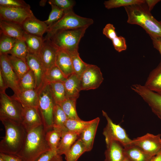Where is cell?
Here are the masks:
<instances>
[{
	"label": "cell",
	"instance_id": "1",
	"mask_svg": "<svg viewBox=\"0 0 161 161\" xmlns=\"http://www.w3.org/2000/svg\"><path fill=\"white\" fill-rule=\"evenodd\" d=\"M128 23L142 27L151 38H161V22L152 15L145 3L124 7Z\"/></svg>",
	"mask_w": 161,
	"mask_h": 161
},
{
	"label": "cell",
	"instance_id": "2",
	"mask_svg": "<svg viewBox=\"0 0 161 161\" xmlns=\"http://www.w3.org/2000/svg\"><path fill=\"white\" fill-rule=\"evenodd\" d=\"M46 132L43 125L27 132L22 147L16 155L23 161H34L50 150L46 139Z\"/></svg>",
	"mask_w": 161,
	"mask_h": 161
},
{
	"label": "cell",
	"instance_id": "3",
	"mask_svg": "<svg viewBox=\"0 0 161 161\" xmlns=\"http://www.w3.org/2000/svg\"><path fill=\"white\" fill-rule=\"evenodd\" d=\"M5 129V135L0 142V153L16 155L21 150L27 132L21 123L0 117Z\"/></svg>",
	"mask_w": 161,
	"mask_h": 161
},
{
	"label": "cell",
	"instance_id": "4",
	"mask_svg": "<svg viewBox=\"0 0 161 161\" xmlns=\"http://www.w3.org/2000/svg\"><path fill=\"white\" fill-rule=\"evenodd\" d=\"M88 28L59 30L52 35L49 39L58 49L65 50L70 54L77 52L80 41Z\"/></svg>",
	"mask_w": 161,
	"mask_h": 161
},
{
	"label": "cell",
	"instance_id": "5",
	"mask_svg": "<svg viewBox=\"0 0 161 161\" xmlns=\"http://www.w3.org/2000/svg\"><path fill=\"white\" fill-rule=\"evenodd\" d=\"M55 103L49 84L44 83L38 89V108L46 132L53 128V113Z\"/></svg>",
	"mask_w": 161,
	"mask_h": 161
},
{
	"label": "cell",
	"instance_id": "6",
	"mask_svg": "<svg viewBox=\"0 0 161 161\" xmlns=\"http://www.w3.org/2000/svg\"><path fill=\"white\" fill-rule=\"evenodd\" d=\"M94 22L92 18L80 16L75 14L73 10L65 13L63 17L52 25L48 26L46 40L56 32L60 30L89 27Z\"/></svg>",
	"mask_w": 161,
	"mask_h": 161
},
{
	"label": "cell",
	"instance_id": "7",
	"mask_svg": "<svg viewBox=\"0 0 161 161\" xmlns=\"http://www.w3.org/2000/svg\"><path fill=\"white\" fill-rule=\"evenodd\" d=\"M0 117L8 118L21 123L23 107L13 95L0 92Z\"/></svg>",
	"mask_w": 161,
	"mask_h": 161
},
{
	"label": "cell",
	"instance_id": "8",
	"mask_svg": "<svg viewBox=\"0 0 161 161\" xmlns=\"http://www.w3.org/2000/svg\"><path fill=\"white\" fill-rule=\"evenodd\" d=\"M102 112L107 121L103 133L106 145L112 141L118 142L123 147L131 144L132 140L129 137L125 129L119 124L114 123L106 112L103 110Z\"/></svg>",
	"mask_w": 161,
	"mask_h": 161
},
{
	"label": "cell",
	"instance_id": "9",
	"mask_svg": "<svg viewBox=\"0 0 161 161\" xmlns=\"http://www.w3.org/2000/svg\"><path fill=\"white\" fill-rule=\"evenodd\" d=\"M34 16L30 6L13 7L0 5V20L21 25L28 18Z\"/></svg>",
	"mask_w": 161,
	"mask_h": 161
},
{
	"label": "cell",
	"instance_id": "10",
	"mask_svg": "<svg viewBox=\"0 0 161 161\" xmlns=\"http://www.w3.org/2000/svg\"><path fill=\"white\" fill-rule=\"evenodd\" d=\"M161 135L147 133L132 140L131 144L145 153L154 156L161 150Z\"/></svg>",
	"mask_w": 161,
	"mask_h": 161
},
{
	"label": "cell",
	"instance_id": "11",
	"mask_svg": "<svg viewBox=\"0 0 161 161\" xmlns=\"http://www.w3.org/2000/svg\"><path fill=\"white\" fill-rule=\"evenodd\" d=\"M80 79L81 90L97 89L103 80L100 68L96 65L91 64H89Z\"/></svg>",
	"mask_w": 161,
	"mask_h": 161
},
{
	"label": "cell",
	"instance_id": "12",
	"mask_svg": "<svg viewBox=\"0 0 161 161\" xmlns=\"http://www.w3.org/2000/svg\"><path fill=\"white\" fill-rule=\"evenodd\" d=\"M0 72L7 86L13 90L14 95H16L20 92L19 79L10 64L7 55H0Z\"/></svg>",
	"mask_w": 161,
	"mask_h": 161
},
{
	"label": "cell",
	"instance_id": "13",
	"mask_svg": "<svg viewBox=\"0 0 161 161\" xmlns=\"http://www.w3.org/2000/svg\"><path fill=\"white\" fill-rule=\"evenodd\" d=\"M21 123L27 132L43 125L38 108L23 107Z\"/></svg>",
	"mask_w": 161,
	"mask_h": 161
},
{
	"label": "cell",
	"instance_id": "14",
	"mask_svg": "<svg viewBox=\"0 0 161 161\" xmlns=\"http://www.w3.org/2000/svg\"><path fill=\"white\" fill-rule=\"evenodd\" d=\"M58 50V49L53 44L50 39L44 40L38 56L46 71L55 65Z\"/></svg>",
	"mask_w": 161,
	"mask_h": 161
},
{
	"label": "cell",
	"instance_id": "15",
	"mask_svg": "<svg viewBox=\"0 0 161 161\" xmlns=\"http://www.w3.org/2000/svg\"><path fill=\"white\" fill-rule=\"evenodd\" d=\"M26 62L34 74L36 89H38L44 83L46 70L38 55L29 53L26 58Z\"/></svg>",
	"mask_w": 161,
	"mask_h": 161
},
{
	"label": "cell",
	"instance_id": "16",
	"mask_svg": "<svg viewBox=\"0 0 161 161\" xmlns=\"http://www.w3.org/2000/svg\"><path fill=\"white\" fill-rule=\"evenodd\" d=\"M140 96L153 113L161 120V95L145 87L141 91Z\"/></svg>",
	"mask_w": 161,
	"mask_h": 161
},
{
	"label": "cell",
	"instance_id": "17",
	"mask_svg": "<svg viewBox=\"0 0 161 161\" xmlns=\"http://www.w3.org/2000/svg\"><path fill=\"white\" fill-rule=\"evenodd\" d=\"M21 27L25 32L42 37L47 32L48 26L44 21L38 19L34 16L27 18Z\"/></svg>",
	"mask_w": 161,
	"mask_h": 161
},
{
	"label": "cell",
	"instance_id": "18",
	"mask_svg": "<svg viewBox=\"0 0 161 161\" xmlns=\"http://www.w3.org/2000/svg\"><path fill=\"white\" fill-rule=\"evenodd\" d=\"M99 121L100 118L98 117L92 120V123L84 130L79 135V138L82 142L86 152L90 151L92 148L94 138Z\"/></svg>",
	"mask_w": 161,
	"mask_h": 161
},
{
	"label": "cell",
	"instance_id": "19",
	"mask_svg": "<svg viewBox=\"0 0 161 161\" xmlns=\"http://www.w3.org/2000/svg\"><path fill=\"white\" fill-rule=\"evenodd\" d=\"M55 65L67 78L74 73L71 56L69 53L65 50L58 49Z\"/></svg>",
	"mask_w": 161,
	"mask_h": 161
},
{
	"label": "cell",
	"instance_id": "20",
	"mask_svg": "<svg viewBox=\"0 0 161 161\" xmlns=\"http://www.w3.org/2000/svg\"><path fill=\"white\" fill-rule=\"evenodd\" d=\"M104 161H123L125 157L124 147L119 142L112 141L106 145Z\"/></svg>",
	"mask_w": 161,
	"mask_h": 161
},
{
	"label": "cell",
	"instance_id": "21",
	"mask_svg": "<svg viewBox=\"0 0 161 161\" xmlns=\"http://www.w3.org/2000/svg\"><path fill=\"white\" fill-rule=\"evenodd\" d=\"M0 33L17 40L23 39L25 32L21 26L3 20L0 21Z\"/></svg>",
	"mask_w": 161,
	"mask_h": 161
},
{
	"label": "cell",
	"instance_id": "22",
	"mask_svg": "<svg viewBox=\"0 0 161 161\" xmlns=\"http://www.w3.org/2000/svg\"><path fill=\"white\" fill-rule=\"evenodd\" d=\"M144 86L150 91L161 95V61L150 72Z\"/></svg>",
	"mask_w": 161,
	"mask_h": 161
},
{
	"label": "cell",
	"instance_id": "23",
	"mask_svg": "<svg viewBox=\"0 0 161 161\" xmlns=\"http://www.w3.org/2000/svg\"><path fill=\"white\" fill-rule=\"evenodd\" d=\"M21 103L23 107L38 108V89H30L20 91L13 95Z\"/></svg>",
	"mask_w": 161,
	"mask_h": 161
},
{
	"label": "cell",
	"instance_id": "24",
	"mask_svg": "<svg viewBox=\"0 0 161 161\" xmlns=\"http://www.w3.org/2000/svg\"><path fill=\"white\" fill-rule=\"evenodd\" d=\"M79 137L78 134L68 130L62 132L57 148V154L60 156L65 155Z\"/></svg>",
	"mask_w": 161,
	"mask_h": 161
},
{
	"label": "cell",
	"instance_id": "25",
	"mask_svg": "<svg viewBox=\"0 0 161 161\" xmlns=\"http://www.w3.org/2000/svg\"><path fill=\"white\" fill-rule=\"evenodd\" d=\"M67 97L77 99L81 90L80 78L73 73L64 82Z\"/></svg>",
	"mask_w": 161,
	"mask_h": 161
},
{
	"label": "cell",
	"instance_id": "26",
	"mask_svg": "<svg viewBox=\"0 0 161 161\" xmlns=\"http://www.w3.org/2000/svg\"><path fill=\"white\" fill-rule=\"evenodd\" d=\"M124 152L125 156L130 161H150L153 157L132 144L124 147Z\"/></svg>",
	"mask_w": 161,
	"mask_h": 161
},
{
	"label": "cell",
	"instance_id": "27",
	"mask_svg": "<svg viewBox=\"0 0 161 161\" xmlns=\"http://www.w3.org/2000/svg\"><path fill=\"white\" fill-rule=\"evenodd\" d=\"M23 39L26 44L29 53L38 55L44 41L42 37L25 32Z\"/></svg>",
	"mask_w": 161,
	"mask_h": 161
},
{
	"label": "cell",
	"instance_id": "28",
	"mask_svg": "<svg viewBox=\"0 0 161 161\" xmlns=\"http://www.w3.org/2000/svg\"><path fill=\"white\" fill-rule=\"evenodd\" d=\"M67 119L59 104L55 103L53 110L52 127L59 129L62 132L68 131L65 126Z\"/></svg>",
	"mask_w": 161,
	"mask_h": 161
},
{
	"label": "cell",
	"instance_id": "29",
	"mask_svg": "<svg viewBox=\"0 0 161 161\" xmlns=\"http://www.w3.org/2000/svg\"><path fill=\"white\" fill-rule=\"evenodd\" d=\"M49 84L55 103L59 104L67 98L64 82L56 81L51 82Z\"/></svg>",
	"mask_w": 161,
	"mask_h": 161
},
{
	"label": "cell",
	"instance_id": "30",
	"mask_svg": "<svg viewBox=\"0 0 161 161\" xmlns=\"http://www.w3.org/2000/svg\"><path fill=\"white\" fill-rule=\"evenodd\" d=\"M7 56L13 69L20 80L30 69L26 61L10 55L7 54Z\"/></svg>",
	"mask_w": 161,
	"mask_h": 161
},
{
	"label": "cell",
	"instance_id": "31",
	"mask_svg": "<svg viewBox=\"0 0 161 161\" xmlns=\"http://www.w3.org/2000/svg\"><path fill=\"white\" fill-rule=\"evenodd\" d=\"M62 131L58 129L53 128L46 132V139L51 150L56 155L57 150L61 139Z\"/></svg>",
	"mask_w": 161,
	"mask_h": 161
},
{
	"label": "cell",
	"instance_id": "32",
	"mask_svg": "<svg viewBox=\"0 0 161 161\" xmlns=\"http://www.w3.org/2000/svg\"><path fill=\"white\" fill-rule=\"evenodd\" d=\"M86 152L82 142L79 138L64 155L65 160L66 161H77L82 154Z\"/></svg>",
	"mask_w": 161,
	"mask_h": 161
},
{
	"label": "cell",
	"instance_id": "33",
	"mask_svg": "<svg viewBox=\"0 0 161 161\" xmlns=\"http://www.w3.org/2000/svg\"><path fill=\"white\" fill-rule=\"evenodd\" d=\"M77 99L69 97L67 98L59 104L66 115L68 119L80 120L77 113L76 105Z\"/></svg>",
	"mask_w": 161,
	"mask_h": 161
},
{
	"label": "cell",
	"instance_id": "34",
	"mask_svg": "<svg viewBox=\"0 0 161 161\" xmlns=\"http://www.w3.org/2000/svg\"><path fill=\"white\" fill-rule=\"evenodd\" d=\"M92 120L85 121L80 120L67 119L65 123V126L69 131L78 134L79 135L92 122Z\"/></svg>",
	"mask_w": 161,
	"mask_h": 161
},
{
	"label": "cell",
	"instance_id": "35",
	"mask_svg": "<svg viewBox=\"0 0 161 161\" xmlns=\"http://www.w3.org/2000/svg\"><path fill=\"white\" fill-rule=\"evenodd\" d=\"M67 78L56 65L47 70L45 72L44 83L62 81L64 82Z\"/></svg>",
	"mask_w": 161,
	"mask_h": 161
},
{
	"label": "cell",
	"instance_id": "36",
	"mask_svg": "<svg viewBox=\"0 0 161 161\" xmlns=\"http://www.w3.org/2000/svg\"><path fill=\"white\" fill-rule=\"evenodd\" d=\"M20 91L36 89L35 78L32 71L30 70L19 80Z\"/></svg>",
	"mask_w": 161,
	"mask_h": 161
},
{
	"label": "cell",
	"instance_id": "37",
	"mask_svg": "<svg viewBox=\"0 0 161 161\" xmlns=\"http://www.w3.org/2000/svg\"><path fill=\"white\" fill-rule=\"evenodd\" d=\"M70 54L71 57L74 73L80 78L89 64L82 60L78 52Z\"/></svg>",
	"mask_w": 161,
	"mask_h": 161
},
{
	"label": "cell",
	"instance_id": "38",
	"mask_svg": "<svg viewBox=\"0 0 161 161\" xmlns=\"http://www.w3.org/2000/svg\"><path fill=\"white\" fill-rule=\"evenodd\" d=\"M145 3L144 0H109L105 1L104 4L106 8L110 9Z\"/></svg>",
	"mask_w": 161,
	"mask_h": 161
},
{
	"label": "cell",
	"instance_id": "39",
	"mask_svg": "<svg viewBox=\"0 0 161 161\" xmlns=\"http://www.w3.org/2000/svg\"><path fill=\"white\" fill-rule=\"evenodd\" d=\"M28 53L26 44L24 40L22 39L17 40L9 54L26 61V58Z\"/></svg>",
	"mask_w": 161,
	"mask_h": 161
},
{
	"label": "cell",
	"instance_id": "40",
	"mask_svg": "<svg viewBox=\"0 0 161 161\" xmlns=\"http://www.w3.org/2000/svg\"><path fill=\"white\" fill-rule=\"evenodd\" d=\"M17 40L0 33V55L9 54Z\"/></svg>",
	"mask_w": 161,
	"mask_h": 161
},
{
	"label": "cell",
	"instance_id": "41",
	"mask_svg": "<svg viewBox=\"0 0 161 161\" xmlns=\"http://www.w3.org/2000/svg\"><path fill=\"white\" fill-rule=\"evenodd\" d=\"M48 3L51 6V10L48 19L44 21L48 26H49L60 20L65 13L56 6L49 1Z\"/></svg>",
	"mask_w": 161,
	"mask_h": 161
},
{
	"label": "cell",
	"instance_id": "42",
	"mask_svg": "<svg viewBox=\"0 0 161 161\" xmlns=\"http://www.w3.org/2000/svg\"><path fill=\"white\" fill-rule=\"evenodd\" d=\"M49 1L57 6L64 13L72 10L75 4V1L72 0H50Z\"/></svg>",
	"mask_w": 161,
	"mask_h": 161
},
{
	"label": "cell",
	"instance_id": "43",
	"mask_svg": "<svg viewBox=\"0 0 161 161\" xmlns=\"http://www.w3.org/2000/svg\"><path fill=\"white\" fill-rule=\"evenodd\" d=\"M0 6L9 7H26L30 6L23 0H0Z\"/></svg>",
	"mask_w": 161,
	"mask_h": 161
},
{
	"label": "cell",
	"instance_id": "44",
	"mask_svg": "<svg viewBox=\"0 0 161 161\" xmlns=\"http://www.w3.org/2000/svg\"><path fill=\"white\" fill-rule=\"evenodd\" d=\"M34 161H63L62 156L55 154L51 150L41 155Z\"/></svg>",
	"mask_w": 161,
	"mask_h": 161
},
{
	"label": "cell",
	"instance_id": "45",
	"mask_svg": "<svg viewBox=\"0 0 161 161\" xmlns=\"http://www.w3.org/2000/svg\"><path fill=\"white\" fill-rule=\"evenodd\" d=\"M112 41L114 49L118 52H120L126 49V41L124 37L117 36Z\"/></svg>",
	"mask_w": 161,
	"mask_h": 161
},
{
	"label": "cell",
	"instance_id": "46",
	"mask_svg": "<svg viewBox=\"0 0 161 161\" xmlns=\"http://www.w3.org/2000/svg\"><path fill=\"white\" fill-rule=\"evenodd\" d=\"M103 33L112 40L117 36L115 31V28L112 24L109 23L106 24L103 28Z\"/></svg>",
	"mask_w": 161,
	"mask_h": 161
},
{
	"label": "cell",
	"instance_id": "47",
	"mask_svg": "<svg viewBox=\"0 0 161 161\" xmlns=\"http://www.w3.org/2000/svg\"><path fill=\"white\" fill-rule=\"evenodd\" d=\"M0 155L2 156L6 161H23L19 157L16 155L0 153Z\"/></svg>",
	"mask_w": 161,
	"mask_h": 161
},
{
	"label": "cell",
	"instance_id": "48",
	"mask_svg": "<svg viewBox=\"0 0 161 161\" xmlns=\"http://www.w3.org/2000/svg\"><path fill=\"white\" fill-rule=\"evenodd\" d=\"M154 47L157 50L161 56V38H151Z\"/></svg>",
	"mask_w": 161,
	"mask_h": 161
},
{
	"label": "cell",
	"instance_id": "49",
	"mask_svg": "<svg viewBox=\"0 0 161 161\" xmlns=\"http://www.w3.org/2000/svg\"><path fill=\"white\" fill-rule=\"evenodd\" d=\"M145 3L147 5L149 11H151L154 6L161 0H145Z\"/></svg>",
	"mask_w": 161,
	"mask_h": 161
},
{
	"label": "cell",
	"instance_id": "50",
	"mask_svg": "<svg viewBox=\"0 0 161 161\" xmlns=\"http://www.w3.org/2000/svg\"><path fill=\"white\" fill-rule=\"evenodd\" d=\"M8 87L0 72V92H5V90Z\"/></svg>",
	"mask_w": 161,
	"mask_h": 161
},
{
	"label": "cell",
	"instance_id": "51",
	"mask_svg": "<svg viewBox=\"0 0 161 161\" xmlns=\"http://www.w3.org/2000/svg\"><path fill=\"white\" fill-rule=\"evenodd\" d=\"M150 161H161V150L156 155L153 156Z\"/></svg>",
	"mask_w": 161,
	"mask_h": 161
},
{
	"label": "cell",
	"instance_id": "52",
	"mask_svg": "<svg viewBox=\"0 0 161 161\" xmlns=\"http://www.w3.org/2000/svg\"><path fill=\"white\" fill-rule=\"evenodd\" d=\"M46 0H42L40 2V5L41 6H44L46 4Z\"/></svg>",
	"mask_w": 161,
	"mask_h": 161
},
{
	"label": "cell",
	"instance_id": "53",
	"mask_svg": "<svg viewBox=\"0 0 161 161\" xmlns=\"http://www.w3.org/2000/svg\"><path fill=\"white\" fill-rule=\"evenodd\" d=\"M0 161H6L2 156L0 155Z\"/></svg>",
	"mask_w": 161,
	"mask_h": 161
},
{
	"label": "cell",
	"instance_id": "54",
	"mask_svg": "<svg viewBox=\"0 0 161 161\" xmlns=\"http://www.w3.org/2000/svg\"><path fill=\"white\" fill-rule=\"evenodd\" d=\"M123 161H130L125 156L124 158L123 159Z\"/></svg>",
	"mask_w": 161,
	"mask_h": 161
},
{
	"label": "cell",
	"instance_id": "55",
	"mask_svg": "<svg viewBox=\"0 0 161 161\" xmlns=\"http://www.w3.org/2000/svg\"><path fill=\"white\" fill-rule=\"evenodd\" d=\"M160 22H161V21H160Z\"/></svg>",
	"mask_w": 161,
	"mask_h": 161
}]
</instances>
